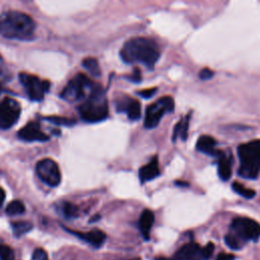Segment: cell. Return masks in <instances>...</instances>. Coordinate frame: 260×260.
<instances>
[{
    "label": "cell",
    "instance_id": "obj_14",
    "mask_svg": "<svg viewBox=\"0 0 260 260\" xmlns=\"http://www.w3.org/2000/svg\"><path fill=\"white\" fill-rule=\"evenodd\" d=\"M71 233L95 248L101 247L106 240L105 233L100 230H92L87 233H77V232L71 231Z\"/></svg>",
    "mask_w": 260,
    "mask_h": 260
},
{
    "label": "cell",
    "instance_id": "obj_15",
    "mask_svg": "<svg viewBox=\"0 0 260 260\" xmlns=\"http://www.w3.org/2000/svg\"><path fill=\"white\" fill-rule=\"evenodd\" d=\"M215 145H216V141L214 138L208 135H202L197 140L196 148L199 151L204 152L206 154L218 156V154L220 153V150L215 149Z\"/></svg>",
    "mask_w": 260,
    "mask_h": 260
},
{
    "label": "cell",
    "instance_id": "obj_34",
    "mask_svg": "<svg viewBox=\"0 0 260 260\" xmlns=\"http://www.w3.org/2000/svg\"><path fill=\"white\" fill-rule=\"evenodd\" d=\"M4 200H5V191L2 188H0V206L3 204Z\"/></svg>",
    "mask_w": 260,
    "mask_h": 260
},
{
    "label": "cell",
    "instance_id": "obj_7",
    "mask_svg": "<svg viewBox=\"0 0 260 260\" xmlns=\"http://www.w3.org/2000/svg\"><path fill=\"white\" fill-rule=\"evenodd\" d=\"M175 108L174 100L171 96H162L155 103L149 105L145 112L144 126L147 129L154 128L159 123L166 112H173Z\"/></svg>",
    "mask_w": 260,
    "mask_h": 260
},
{
    "label": "cell",
    "instance_id": "obj_36",
    "mask_svg": "<svg viewBox=\"0 0 260 260\" xmlns=\"http://www.w3.org/2000/svg\"><path fill=\"white\" fill-rule=\"evenodd\" d=\"M0 91H1V85H0Z\"/></svg>",
    "mask_w": 260,
    "mask_h": 260
},
{
    "label": "cell",
    "instance_id": "obj_32",
    "mask_svg": "<svg viewBox=\"0 0 260 260\" xmlns=\"http://www.w3.org/2000/svg\"><path fill=\"white\" fill-rule=\"evenodd\" d=\"M130 79L134 82H139L141 80V74H140V70L138 68L134 69V72H133L132 76L130 77Z\"/></svg>",
    "mask_w": 260,
    "mask_h": 260
},
{
    "label": "cell",
    "instance_id": "obj_30",
    "mask_svg": "<svg viewBox=\"0 0 260 260\" xmlns=\"http://www.w3.org/2000/svg\"><path fill=\"white\" fill-rule=\"evenodd\" d=\"M213 75H214V72H213L211 69L207 68V67L201 69L200 72H199V77H200V79H202V80H208V79H210Z\"/></svg>",
    "mask_w": 260,
    "mask_h": 260
},
{
    "label": "cell",
    "instance_id": "obj_3",
    "mask_svg": "<svg viewBox=\"0 0 260 260\" xmlns=\"http://www.w3.org/2000/svg\"><path fill=\"white\" fill-rule=\"evenodd\" d=\"M81 118L90 123L105 120L109 115L108 102L102 86L94 84L87 100L78 108Z\"/></svg>",
    "mask_w": 260,
    "mask_h": 260
},
{
    "label": "cell",
    "instance_id": "obj_33",
    "mask_svg": "<svg viewBox=\"0 0 260 260\" xmlns=\"http://www.w3.org/2000/svg\"><path fill=\"white\" fill-rule=\"evenodd\" d=\"M234 255H232V254H219L218 256H217V259L216 260H234Z\"/></svg>",
    "mask_w": 260,
    "mask_h": 260
},
{
    "label": "cell",
    "instance_id": "obj_23",
    "mask_svg": "<svg viewBox=\"0 0 260 260\" xmlns=\"http://www.w3.org/2000/svg\"><path fill=\"white\" fill-rule=\"evenodd\" d=\"M32 228V224L28 221H16L12 223V230L14 233V236L19 237L27 232H29Z\"/></svg>",
    "mask_w": 260,
    "mask_h": 260
},
{
    "label": "cell",
    "instance_id": "obj_29",
    "mask_svg": "<svg viewBox=\"0 0 260 260\" xmlns=\"http://www.w3.org/2000/svg\"><path fill=\"white\" fill-rule=\"evenodd\" d=\"M49 121H51L54 124H65V125H72L75 121L67 118H61V117H50L48 118Z\"/></svg>",
    "mask_w": 260,
    "mask_h": 260
},
{
    "label": "cell",
    "instance_id": "obj_28",
    "mask_svg": "<svg viewBox=\"0 0 260 260\" xmlns=\"http://www.w3.org/2000/svg\"><path fill=\"white\" fill-rule=\"evenodd\" d=\"M214 250V245L212 243H207L203 248H201V254H202V258L203 260L208 259Z\"/></svg>",
    "mask_w": 260,
    "mask_h": 260
},
{
    "label": "cell",
    "instance_id": "obj_2",
    "mask_svg": "<svg viewBox=\"0 0 260 260\" xmlns=\"http://www.w3.org/2000/svg\"><path fill=\"white\" fill-rule=\"evenodd\" d=\"M34 19L20 11L9 10L0 15V35L8 39L27 40L34 35Z\"/></svg>",
    "mask_w": 260,
    "mask_h": 260
},
{
    "label": "cell",
    "instance_id": "obj_4",
    "mask_svg": "<svg viewBox=\"0 0 260 260\" xmlns=\"http://www.w3.org/2000/svg\"><path fill=\"white\" fill-rule=\"evenodd\" d=\"M240 157L239 175L245 179H255L260 173V139L242 144L238 147Z\"/></svg>",
    "mask_w": 260,
    "mask_h": 260
},
{
    "label": "cell",
    "instance_id": "obj_22",
    "mask_svg": "<svg viewBox=\"0 0 260 260\" xmlns=\"http://www.w3.org/2000/svg\"><path fill=\"white\" fill-rule=\"evenodd\" d=\"M232 188H233V190H234L236 193H238L239 195H241L242 197L247 198V199H251V198H253V197L256 195V193H255L254 190L249 189V188H246L245 186H243L242 184H240V183H238V182L233 183Z\"/></svg>",
    "mask_w": 260,
    "mask_h": 260
},
{
    "label": "cell",
    "instance_id": "obj_20",
    "mask_svg": "<svg viewBox=\"0 0 260 260\" xmlns=\"http://www.w3.org/2000/svg\"><path fill=\"white\" fill-rule=\"evenodd\" d=\"M82 65L83 67L92 75L94 76H100L101 74V69L99 66V62L96 61V59L94 58H86L82 61Z\"/></svg>",
    "mask_w": 260,
    "mask_h": 260
},
{
    "label": "cell",
    "instance_id": "obj_31",
    "mask_svg": "<svg viewBox=\"0 0 260 260\" xmlns=\"http://www.w3.org/2000/svg\"><path fill=\"white\" fill-rule=\"evenodd\" d=\"M156 92V88L153 87V88H146V89H143V90H140L138 91V94L144 99H149L151 98L152 95H154V93Z\"/></svg>",
    "mask_w": 260,
    "mask_h": 260
},
{
    "label": "cell",
    "instance_id": "obj_1",
    "mask_svg": "<svg viewBox=\"0 0 260 260\" xmlns=\"http://www.w3.org/2000/svg\"><path fill=\"white\" fill-rule=\"evenodd\" d=\"M120 56L125 63H142L152 68L159 58V51L154 41L139 37L127 41L121 49Z\"/></svg>",
    "mask_w": 260,
    "mask_h": 260
},
{
    "label": "cell",
    "instance_id": "obj_16",
    "mask_svg": "<svg viewBox=\"0 0 260 260\" xmlns=\"http://www.w3.org/2000/svg\"><path fill=\"white\" fill-rule=\"evenodd\" d=\"M159 175V168L156 158H153L147 165L143 166L139 170V179L141 183H145L156 178Z\"/></svg>",
    "mask_w": 260,
    "mask_h": 260
},
{
    "label": "cell",
    "instance_id": "obj_13",
    "mask_svg": "<svg viewBox=\"0 0 260 260\" xmlns=\"http://www.w3.org/2000/svg\"><path fill=\"white\" fill-rule=\"evenodd\" d=\"M118 109L120 111H125L130 120L136 121L141 117V106L140 103L136 100L126 99L124 102L119 103Z\"/></svg>",
    "mask_w": 260,
    "mask_h": 260
},
{
    "label": "cell",
    "instance_id": "obj_5",
    "mask_svg": "<svg viewBox=\"0 0 260 260\" xmlns=\"http://www.w3.org/2000/svg\"><path fill=\"white\" fill-rule=\"evenodd\" d=\"M93 85L92 81L85 74H76L65 86L61 96L68 102L79 101L85 96L87 90H91Z\"/></svg>",
    "mask_w": 260,
    "mask_h": 260
},
{
    "label": "cell",
    "instance_id": "obj_27",
    "mask_svg": "<svg viewBox=\"0 0 260 260\" xmlns=\"http://www.w3.org/2000/svg\"><path fill=\"white\" fill-rule=\"evenodd\" d=\"M31 260H49V259H48V254H47V252H46L44 249H42V248H37V249L32 252Z\"/></svg>",
    "mask_w": 260,
    "mask_h": 260
},
{
    "label": "cell",
    "instance_id": "obj_12",
    "mask_svg": "<svg viewBox=\"0 0 260 260\" xmlns=\"http://www.w3.org/2000/svg\"><path fill=\"white\" fill-rule=\"evenodd\" d=\"M174 260H203L201 248L196 243L186 244L177 251Z\"/></svg>",
    "mask_w": 260,
    "mask_h": 260
},
{
    "label": "cell",
    "instance_id": "obj_26",
    "mask_svg": "<svg viewBox=\"0 0 260 260\" xmlns=\"http://www.w3.org/2000/svg\"><path fill=\"white\" fill-rule=\"evenodd\" d=\"M224 241H225V244L232 249H239L241 247V244L238 242V240L232 234L226 235L224 237Z\"/></svg>",
    "mask_w": 260,
    "mask_h": 260
},
{
    "label": "cell",
    "instance_id": "obj_9",
    "mask_svg": "<svg viewBox=\"0 0 260 260\" xmlns=\"http://www.w3.org/2000/svg\"><path fill=\"white\" fill-rule=\"evenodd\" d=\"M38 177L47 185L56 187L61 182V173L58 165L51 158H44L36 166Z\"/></svg>",
    "mask_w": 260,
    "mask_h": 260
},
{
    "label": "cell",
    "instance_id": "obj_35",
    "mask_svg": "<svg viewBox=\"0 0 260 260\" xmlns=\"http://www.w3.org/2000/svg\"><path fill=\"white\" fill-rule=\"evenodd\" d=\"M129 260H141L139 257H136V258H132V259H129Z\"/></svg>",
    "mask_w": 260,
    "mask_h": 260
},
{
    "label": "cell",
    "instance_id": "obj_18",
    "mask_svg": "<svg viewBox=\"0 0 260 260\" xmlns=\"http://www.w3.org/2000/svg\"><path fill=\"white\" fill-rule=\"evenodd\" d=\"M154 222V214L149 209H144L140 215L139 219V228L140 231L145 239H148L149 237V231L152 228V224Z\"/></svg>",
    "mask_w": 260,
    "mask_h": 260
},
{
    "label": "cell",
    "instance_id": "obj_17",
    "mask_svg": "<svg viewBox=\"0 0 260 260\" xmlns=\"http://www.w3.org/2000/svg\"><path fill=\"white\" fill-rule=\"evenodd\" d=\"M232 157L228 156L223 152L220 151L218 154V164L217 171L221 180L228 181L232 175Z\"/></svg>",
    "mask_w": 260,
    "mask_h": 260
},
{
    "label": "cell",
    "instance_id": "obj_11",
    "mask_svg": "<svg viewBox=\"0 0 260 260\" xmlns=\"http://www.w3.org/2000/svg\"><path fill=\"white\" fill-rule=\"evenodd\" d=\"M17 135L24 141H46L49 139V136L41 130L40 125L37 122H29L26 124L18 131Z\"/></svg>",
    "mask_w": 260,
    "mask_h": 260
},
{
    "label": "cell",
    "instance_id": "obj_8",
    "mask_svg": "<svg viewBox=\"0 0 260 260\" xmlns=\"http://www.w3.org/2000/svg\"><path fill=\"white\" fill-rule=\"evenodd\" d=\"M19 80L26 90L28 98L31 101H42L45 92L49 89L50 83L46 80H41L39 77L21 72L19 74Z\"/></svg>",
    "mask_w": 260,
    "mask_h": 260
},
{
    "label": "cell",
    "instance_id": "obj_10",
    "mask_svg": "<svg viewBox=\"0 0 260 260\" xmlns=\"http://www.w3.org/2000/svg\"><path fill=\"white\" fill-rule=\"evenodd\" d=\"M20 115L19 104L10 98H5L0 102V129L12 127Z\"/></svg>",
    "mask_w": 260,
    "mask_h": 260
},
{
    "label": "cell",
    "instance_id": "obj_25",
    "mask_svg": "<svg viewBox=\"0 0 260 260\" xmlns=\"http://www.w3.org/2000/svg\"><path fill=\"white\" fill-rule=\"evenodd\" d=\"M0 260H15L12 249L5 245H0Z\"/></svg>",
    "mask_w": 260,
    "mask_h": 260
},
{
    "label": "cell",
    "instance_id": "obj_24",
    "mask_svg": "<svg viewBox=\"0 0 260 260\" xmlns=\"http://www.w3.org/2000/svg\"><path fill=\"white\" fill-rule=\"evenodd\" d=\"M62 211L65 217L67 218H71V217H75L77 215V207L70 203V202H64L62 205Z\"/></svg>",
    "mask_w": 260,
    "mask_h": 260
},
{
    "label": "cell",
    "instance_id": "obj_6",
    "mask_svg": "<svg viewBox=\"0 0 260 260\" xmlns=\"http://www.w3.org/2000/svg\"><path fill=\"white\" fill-rule=\"evenodd\" d=\"M233 231V236L241 242H246L249 240H257L260 236V225L257 221L248 217H237L233 220L231 224ZM242 246V244H241Z\"/></svg>",
    "mask_w": 260,
    "mask_h": 260
},
{
    "label": "cell",
    "instance_id": "obj_19",
    "mask_svg": "<svg viewBox=\"0 0 260 260\" xmlns=\"http://www.w3.org/2000/svg\"><path fill=\"white\" fill-rule=\"evenodd\" d=\"M189 117H190V114L187 115L179 123L176 124V126L174 128V133H173V141H176L178 136H180L181 139L186 140L187 133H188V127H189V119H190Z\"/></svg>",
    "mask_w": 260,
    "mask_h": 260
},
{
    "label": "cell",
    "instance_id": "obj_21",
    "mask_svg": "<svg viewBox=\"0 0 260 260\" xmlns=\"http://www.w3.org/2000/svg\"><path fill=\"white\" fill-rule=\"evenodd\" d=\"M24 211H25V207L23 203L19 200H13L9 202L8 205L6 206V212L9 215H18L23 213Z\"/></svg>",
    "mask_w": 260,
    "mask_h": 260
}]
</instances>
